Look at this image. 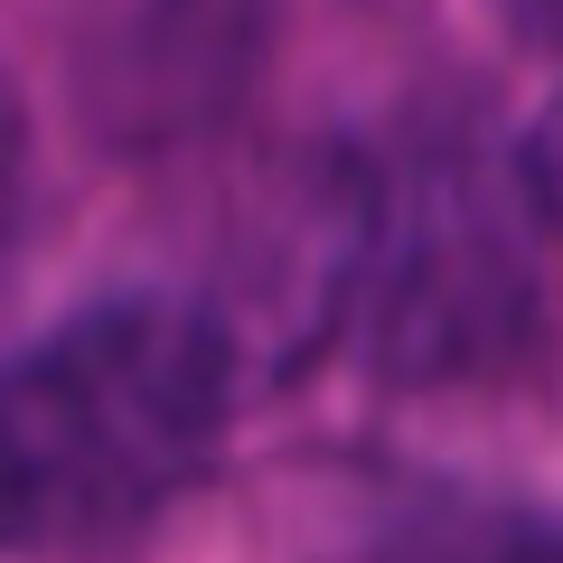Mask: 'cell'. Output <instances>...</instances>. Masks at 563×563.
I'll return each instance as SVG.
<instances>
[{"label":"cell","instance_id":"obj_1","mask_svg":"<svg viewBox=\"0 0 563 563\" xmlns=\"http://www.w3.org/2000/svg\"><path fill=\"white\" fill-rule=\"evenodd\" d=\"M225 339L188 301H103L0 357V536H103L225 432Z\"/></svg>","mask_w":563,"mask_h":563},{"label":"cell","instance_id":"obj_2","mask_svg":"<svg viewBox=\"0 0 563 563\" xmlns=\"http://www.w3.org/2000/svg\"><path fill=\"white\" fill-rule=\"evenodd\" d=\"M526 20H536V29H554V38H563V0H526Z\"/></svg>","mask_w":563,"mask_h":563}]
</instances>
